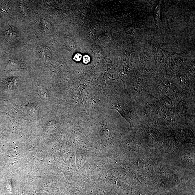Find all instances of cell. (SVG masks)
Returning <instances> with one entry per match:
<instances>
[{"label": "cell", "instance_id": "6da1fadb", "mask_svg": "<svg viewBox=\"0 0 195 195\" xmlns=\"http://www.w3.org/2000/svg\"><path fill=\"white\" fill-rule=\"evenodd\" d=\"M91 58L87 55H85L83 57V62L85 64H87L90 62Z\"/></svg>", "mask_w": 195, "mask_h": 195}, {"label": "cell", "instance_id": "7a4b0ae2", "mask_svg": "<svg viewBox=\"0 0 195 195\" xmlns=\"http://www.w3.org/2000/svg\"><path fill=\"white\" fill-rule=\"evenodd\" d=\"M82 59V55L80 54H77L75 55L74 59L77 62H79Z\"/></svg>", "mask_w": 195, "mask_h": 195}]
</instances>
